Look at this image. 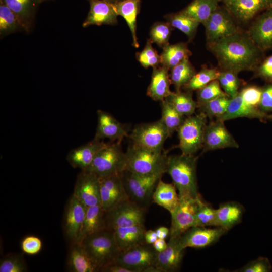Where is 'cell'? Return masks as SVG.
<instances>
[{
  "instance_id": "6da1fadb",
  "label": "cell",
  "mask_w": 272,
  "mask_h": 272,
  "mask_svg": "<svg viewBox=\"0 0 272 272\" xmlns=\"http://www.w3.org/2000/svg\"><path fill=\"white\" fill-rule=\"evenodd\" d=\"M216 57L221 71L237 74L256 70L261 57V50L247 33L239 31L231 35L207 43Z\"/></svg>"
},
{
  "instance_id": "7a4b0ae2",
  "label": "cell",
  "mask_w": 272,
  "mask_h": 272,
  "mask_svg": "<svg viewBox=\"0 0 272 272\" xmlns=\"http://www.w3.org/2000/svg\"><path fill=\"white\" fill-rule=\"evenodd\" d=\"M197 159L194 155L182 153L168 157L166 173L171 177L179 197L195 198L200 196L196 175Z\"/></svg>"
},
{
  "instance_id": "3957f363",
  "label": "cell",
  "mask_w": 272,
  "mask_h": 272,
  "mask_svg": "<svg viewBox=\"0 0 272 272\" xmlns=\"http://www.w3.org/2000/svg\"><path fill=\"white\" fill-rule=\"evenodd\" d=\"M80 242L99 272L114 262L121 252L113 231L107 228L85 237Z\"/></svg>"
},
{
  "instance_id": "277c9868",
  "label": "cell",
  "mask_w": 272,
  "mask_h": 272,
  "mask_svg": "<svg viewBox=\"0 0 272 272\" xmlns=\"http://www.w3.org/2000/svg\"><path fill=\"white\" fill-rule=\"evenodd\" d=\"M125 154L126 171L144 175H163L166 173L168 156L164 151H150L132 143Z\"/></svg>"
},
{
  "instance_id": "5b68a950",
  "label": "cell",
  "mask_w": 272,
  "mask_h": 272,
  "mask_svg": "<svg viewBox=\"0 0 272 272\" xmlns=\"http://www.w3.org/2000/svg\"><path fill=\"white\" fill-rule=\"evenodd\" d=\"M120 143L110 142L97 152L91 164L86 170L99 178L121 174L126 170L125 152Z\"/></svg>"
},
{
  "instance_id": "8992f818",
  "label": "cell",
  "mask_w": 272,
  "mask_h": 272,
  "mask_svg": "<svg viewBox=\"0 0 272 272\" xmlns=\"http://www.w3.org/2000/svg\"><path fill=\"white\" fill-rule=\"evenodd\" d=\"M163 175H144L125 171L121 174L128 198L140 207L147 209L158 181Z\"/></svg>"
},
{
  "instance_id": "52a82bcc",
  "label": "cell",
  "mask_w": 272,
  "mask_h": 272,
  "mask_svg": "<svg viewBox=\"0 0 272 272\" xmlns=\"http://www.w3.org/2000/svg\"><path fill=\"white\" fill-rule=\"evenodd\" d=\"M207 116L202 112L187 116L177 130L182 153L194 155L202 148Z\"/></svg>"
},
{
  "instance_id": "ba28073f",
  "label": "cell",
  "mask_w": 272,
  "mask_h": 272,
  "mask_svg": "<svg viewBox=\"0 0 272 272\" xmlns=\"http://www.w3.org/2000/svg\"><path fill=\"white\" fill-rule=\"evenodd\" d=\"M158 252L146 243L121 251L115 263L131 272H159L156 267Z\"/></svg>"
},
{
  "instance_id": "9c48e42d",
  "label": "cell",
  "mask_w": 272,
  "mask_h": 272,
  "mask_svg": "<svg viewBox=\"0 0 272 272\" xmlns=\"http://www.w3.org/2000/svg\"><path fill=\"white\" fill-rule=\"evenodd\" d=\"M145 211L129 198L123 200L105 212L106 228L113 230L120 227L144 225Z\"/></svg>"
},
{
  "instance_id": "30bf717a",
  "label": "cell",
  "mask_w": 272,
  "mask_h": 272,
  "mask_svg": "<svg viewBox=\"0 0 272 272\" xmlns=\"http://www.w3.org/2000/svg\"><path fill=\"white\" fill-rule=\"evenodd\" d=\"M128 137L132 143L142 148L156 152L163 150L168 132L161 120L136 126Z\"/></svg>"
},
{
  "instance_id": "8fae6325",
  "label": "cell",
  "mask_w": 272,
  "mask_h": 272,
  "mask_svg": "<svg viewBox=\"0 0 272 272\" xmlns=\"http://www.w3.org/2000/svg\"><path fill=\"white\" fill-rule=\"evenodd\" d=\"M201 196L179 197V202L170 214V237H180L190 228L196 226L195 215Z\"/></svg>"
},
{
  "instance_id": "7c38bea8",
  "label": "cell",
  "mask_w": 272,
  "mask_h": 272,
  "mask_svg": "<svg viewBox=\"0 0 272 272\" xmlns=\"http://www.w3.org/2000/svg\"><path fill=\"white\" fill-rule=\"evenodd\" d=\"M203 25L207 43L240 31L235 19L224 6L219 5Z\"/></svg>"
},
{
  "instance_id": "4fadbf2b",
  "label": "cell",
  "mask_w": 272,
  "mask_h": 272,
  "mask_svg": "<svg viewBox=\"0 0 272 272\" xmlns=\"http://www.w3.org/2000/svg\"><path fill=\"white\" fill-rule=\"evenodd\" d=\"M87 207L73 194L65 206L63 230L70 244L80 242L81 231Z\"/></svg>"
},
{
  "instance_id": "5bb4252c",
  "label": "cell",
  "mask_w": 272,
  "mask_h": 272,
  "mask_svg": "<svg viewBox=\"0 0 272 272\" xmlns=\"http://www.w3.org/2000/svg\"><path fill=\"white\" fill-rule=\"evenodd\" d=\"M73 194L87 207L101 205L99 178L91 172L81 170L77 176Z\"/></svg>"
},
{
  "instance_id": "9a60e30c",
  "label": "cell",
  "mask_w": 272,
  "mask_h": 272,
  "mask_svg": "<svg viewBox=\"0 0 272 272\" xmlns=\"http://www.w3.org/2000/svg\"><path fill=\"white\" fill-rule=\"evenodd\" d=\"M217 119L207 124L204 133L203 152L226 148H239V144L224 125Z\"/></svg>"
},
{
  "instance_id": "2e32d148",
  "label": "cell",
  "mask_w": 272,
  "mask_h": 272,
  "mask_svg": "<svg viewBox=\"0 0 272 272\" xmlns=\"http://www.w3.org/2000/svg\"><path fill=\"white\" fill-rule=\"evenodd\" d=\"M227 231L219 227L209 228L194 226L180 236L179 241L184 249L188 247L205 248L217 242Z\"/></svg>"
},
{
  "instance_id": "e0dca14e",
  "label": "cell",
  "mask_w": 272,
  "mask_h": 272,
  "mask_svg": "<svg viewBox=\"0 0 272 272\" xmlns=\"http://www.w3.org/2000/svg\"><path fill=\"white\" fill-rule=\"evenodd\" d=\"M101 206L105 212L128 198L121 174L99 178Z\"/></svg>"
},
{
  "instance_id": "ac0fdd59",
  "label": "cell",
  "mask_w": 272,
  "mask_h": 272,
  "mask_svg": "<svg viewBox=\"0 0 272 272\" xmlns=\"http://www.w3.org/2000/svg\"><path fill=\"white\" fill-rule=\"evenodd\" d=\"M235 20L247 22L272 7V0H220Z\"/></svg>"
},
{
  "instance_id": "d6986e66",
  "label": "cell",
  "mask_w": 272,
  "mask_h": 272,
  "mask_svg": "<svg viewBox=\"0 0 272 272\" xmlns=\"http://www.w3.org/2000/svg\"><path fill=\"white\" fill-rule=\"evenodd\" d=\"M247 34L261 50L272 48V7L256 17Z\"/></svg>"
},
{
  "instance_id": "ffe728a7",
  "label": "cell",
  "mask_w": 272,
  "mask_h": 272,
  "mask_svg": "<svg viewBox=\"0 0 272 272\" xmlns=\"http://www.w3.org/2000/svg\"><path fill=\"white\" fill-rule=\"evenodd\" d=\"M97 114V126L94 138L99 140L107 139L110 142L121 143L125 137H128L126 128L110 114L98 110Z\"/></svg>"
},
{
  "instance_id": "44dd1931",
  "label": "cell",
  "mask_w": 272,
  "mask_h": 272,
  "mask_svg": "<svg viewBox=\"0 0 272 272\" xmlns=\"http://www.w3.org/2000/svg\"><path fill=\"white\" fill-rule=\"evenodd\" d=\"M87 1L90 5V10L82 24L83 27L94 25H115L117 23L118 15L114 4L104 0Z\"/></svg>"
},
{
  "instance_id": "7402d4cb",
  "label": "cell",
  "mask_w": 272,
  "mask_h": 272,
  "mask_svg": "<svg viewBox=\"0 0 272 272\" xmlns=\"http://www.w3.org/2000/svg\"><path fill=\"white\" fill-rule=\"evenodd\" d=\"M179 237H170L166 248L158 252L156 266L159 272H173L179 269L185 250L181 246Z\"/></svg>"
},
{
  "instance_id": "603a6c76",
  "label": "cell",
  "mask_w": 272,
  "mask_h": 272,
  "mask_svg": "<svg viewBox=\"0 0 272 272\" xmlns=\"http://www.w3.org/2000/svg\"><path fill=\"white\" fill-rule=\"evenodd\" d=\"M106 143L103 140L94 138L87 143L72 150L67 155L66 160L73 168L86 170L97 152Z\"/></svg>"
},
{
  "instance_id": "cb8c5ba5",
  "label": "cell",
  "mask_w": 272,
  "mask_h": 272,
  "mask_svg": "<svg viewBox=\"0 0 272 272\" xmlns=\"http://www.w3.org/2000/svg\"><path fill=\"white\" fill-rule=\"evenodd\" d=\"M16 15L27 34L33 29L35 16L41 0H1Z\"/></svg>"
},
{
  "instance_id": "d4e9b609",
  "label": "cell",
  "mask_w": 272,
  "mask_h": 272,
  "mask_svg": "<svg viewBox=\"0 0 272 272\" xmlns=\"http://www.w3.org/2000/svg\"><path fill=\"white\" fill-rule=\"evenodd\" d=\"M268 114L261 111L258 108L247 104L239 92L231 98L227 109L223 115L217 119L225 121L239 117L257 118L260 120H267Z\"/></svg>"
},
{
  "instance_id": "484cf974",
  "label": "cell",
  "mask_w": 272,
  "mask_h": 272,
  "mask_svg": "<svg viewBox=\"0 0 272 272\" xmlns=\"http://www.w3.org/2000/svg\"><path fill=\"white\" fill-rule=\"evenodd\" d=\"M169 71L160 65L153 67L151 81L147 90V95L153 100L161 102L171 93L170 86L172 83Z\"/></svg>"
},
{
  "instance_id": "4316f807",
  "label": "cell",
  "mask_w": 272,
  "mask_h": 272,
  "mask_svg": "<svg viewBox=\"0 0 272 272\" xmlns=\"http://www.w3.org/2000/svg\"><path fill=\"white\" fill-rule=\"evenodd\" d=\"M66 263L69 271L99 272L79 242L70 244Z\"/></svg>"
},
{
  "instance_id": "83f0119b",
  "label": "cell",
  "mask_w": 272,
  "mask_h": 272,
  "mask_svg": "<svg viewBox=\"0 0 272 272\" xmlns=\"http://www.w3.org/2000/svg\"><path fill=\"white\" fill-rule=\"evenodd\" d=\"M112 231L120 251L145 243L144 236L146 230L144 225L120 227Z\"/></svg>"
},
{
  "instance_id": "f1b7e54d",
  "label": "cell",
  "mask_w": 272,
  "mask_h": 272,
  "mask_svg": "<svg viewBox=\"0 0 272 272\" xmlns=\"http://www.w3.org/2000/svg\"><path fill=\"white\" fill-rule=\"evenodd\" d=\"M244 212L243 207L237 202L221 204L216 209V227L230 230L241 222Z\"/></svg>"
},
{
  "instance_id": "f546056e",
  "label": "cell",
  "mask_w": 272,
  "mask_h": 272,
  "mask_svg": "<svg viewBox=\"0 0 272 272\" xmlns=\"http://www.w3.org/2000/svg\"><path fill=\"white\" fill-rule=\"evenodd\" d=\"M177 189L173 183L158 181L152 195V202L167 210L170 214L177 207L179 200Z\"/></svg>"
},
{
  "instance_id": "4dcf8cb0",
  "label": "cell",
  "mask_w": 272,
  "mask_h": 272,
  "mask_svg": "<svg viewBox=\"0 0 272 272\" xmlns=\"http://www.w3.org/2000/svg\"><path fill=\"white\" fill-rule=\"evenodd\" d=\"M118 15L125 20L131 33L132 45L139 46L137 36V18L140 11L141 0H123L114 4Z\"/></svg>"
},
{
  "instance_id": "1f68e13d",
  "label": "cell",
  "mask_w": 272,
  "mask_h": 272,
  "mask_svg": "<svg viewBox=\"0 0 272 272\" xmlns=\"http://www.w3.org/2000/svg\"><path fill=\"white\" fill-rule=\"evenodd\" d=\"M161 53V65L169 70L174 67L183 60L189 58L192 53L187 44L179 42L174 44H168L164 46Z\"/></svg>"
},
{
  "instance_id": "d6a6232c",
  "label": "cell",
  "mask_w": 272,
  "mask_h": 272,
  "mask_svg": "<svg viewBox=\"0 0 272 272\" xmlns=\"http://www.w3.org/2000/svg\"><path fill=\"white\" fill-rule=\"evenodd\" d=\"M105 229H106L105 211L101 205L87 207L80 242L85 237Z\"/></svg>"
},
{
  "instance_id": "836d02e7",
  "label": "cell",
  "mask_w": 272,
  "mask_h": 272,
  "mask_svg": "<svg viewBox=\"0 0 272 272\" xmlns=\"http://www.w3.org/2000/svg\"><path fill=\"white\" fill-rule=\"evenodd\" d=\"M220 0H193L180 12L202 24L219 6Z\"/></svg>"
},
{
  "instance_id": "e575fe53",
  "label": "cell",
  "mask_w": 272,
  "mask_h": 272,
  "mask_svg": "<svg viewBox=\"0 0 272 272\" xmlns=\"http://www.w3.org/2000/svg\"><path fill=\"white\" fill-rule=\"evenodd\" d=\"M179 113L183 116L193 115L197 108V102L194 100L190 91L182 92L180 91L172 92L165 99Z\"/></svg>"
},
{
  "instance_id": "d590c367",
  "label": "cell",
  "mask_w": 272,
  "mask_h": 272,
  "mask_svg": "<svg viewBox=\"0 0 272 272\" xmlns=\"http://www.w3.org/2000/svg\"><path fill=\"white\" fill-rule=\"evenodd\" d=\"M164 18L173 28L184 33L189 41L193 39L200 23L180 11L176 13L168 14L164 16Z\"/></svg>"
},
{
  "instance_id": "8d00e7d4",
  "label": "cell",
  "mask_w": 272,
  "mask_h": 272,
  "mask_svg": "<svg viewBox=\"0 0 272 272\" xmlns=\"http://www.w3.org/2000/svg\"><path fill=\"white\" fill-rule=\"evenodd\" d=\"M22 31L24 29L16 15L0 0V38Z\"/></svg>"
},
{
  "instance_id": "74e56055",
  "label": "cell",
  "mask_w": 272,
  "mask_h": 272,
  "mask_svg": "<svg viewBox=\"0 0 272 272\" xmlns=\"http://www.w3.org/2000/svg\"><path fill=\"white\" fill-rule=\"evenodd\" d=\"M161 105L162 110L160 120L170 137L175 131H177L185 118L165 99L161 101Z\"/></svg>"
},
{
  "instance_id": "f35d334b",
  "label": "cell",
  "mask_w": 272,
  "mask_h": 272,
  "mask_svg": "<svg viewBox=\"0 0 272 272\" xmlns=\"http://www.w3.org/2000/svg\"><path fill=\"white\" fill-rule=\"evenodd\" d=\"M196 74L189 58L185 59L170 70V78L176 91L186 85Z\"/></svg>"
},
{
  "instance_id": "ab89813d",
  "label": "cell",
  "mask_w": 272,
  "mask_h": 272,
  "mask_svg": "<svg viewBox=\"0 0 272 272\" xmlns=\"http://www.w3.org/2000/svg\"><path fill=\"white\" fill-rule=\"evenodd\" d=\"M220 72L217 68L203 66L199 72L193 76L183 88L189 91L198 90L211 82L217 79Z\"/></svg>"
},
{
  "instance_id": "60d3db41",
  "label": "cell",
  "mask_w": 272,
  "mask_h": 272,
  "mask_svg": "<svg viewBox=\"0 0 272 272\" xmlns=\"http://www.w3.org/2000/svg\"><path fill=\"white\" fill-rule=\"evenodd\" d=\"M173 28L168 22H156L152 26L150 31L149 39L163 48L169 44V40Z\"/></svg>"
},
{
  "instance_id": "b9f144b4",
  "label": "cell",
  "mask_w": 272,
  "mask_h": 272,
  "mask_svg": "<svg viewBox=\"0 0 272 272\" xmlns=\"http://www.w3.org/2000/svg\"><path fill=\"white\" fill-rule=\"evenodd\" d=\"M230 97L228 95L221 96L209 101L198 106L200 112L210 118H219L226 112Z\"/></svg>"
},
{
  "instance_id": "7bdbcfd3",
  "label": "cell",
  "mask_w": 272,
  "mask_h": 272,
  "mask_svg": "<svg viewBox=\"0 0 272 272\" xmlns=\"http://www.w3.org/2000/svg\"><path fill=\"white\" fill-rule=\"evenodd\" d=\"M28 270L22 253H9L0 261V272H25Z\"/></svg>"
},
{
  "instance_id": "ee69618b",
  "label": "cell",
  "mask_w": 272,
  "mask_h": 272,
  "mask_svg": "<svg viewBox=\"0 0 272 272\" xmlns=\"http://www.w3.org/2000/svg\"><path fill=\"white\" fill-rule=\"evenodd\" d=\"M152 42L149 39L144 48L141 52L136 53V58L141 65L145 67H155L161 64V56L156 50L152 46Z\"/></svg>"
},
{
  "instance_id": "f6af8a7d",
  "label": "cell",
  "mask_w": 272,
  "mask_h": 272,
  "mask_svg": "<svg viewBox=\"0 0 272 272\" xmlns=\"http://www.w3.org/2000/svg\"><path fill=\"white\" fill-rule=\"evenodd\" d=\"M227 95L221 87L218 79L197 90V107L216 98Z\"/></svg>"
},
{
  "instance_id": "bcb514c9",
  "label": "cell",
  "mask_w": 272,
  "mask_h": 272,
  "mask_svg": "<svg viewBox=\"0 0 272 272\" xmlns=\"http://www.w3.org/2000/svg\"><path fill=\"white\" fill-rule=\"evenodd\" d=\"M196 226L216 227V209L200 201L195 215Z\"/></svg>"
},
{
  "instance_id": "7dc6e473",
  "label": "cell",
  "mask_w": 272,
  "mask_h": 272,
  "mask_svg": "<svg viewBox=\"0 0 272 272\" xmlns=\"http://www.w3.org/2000/svg\"><path fill=\"white\" fill-rule=\"evenodd\" d=\"M262 92V88L252 86L243 88L239 93L247 104L258 108L261 98Z\"/></svg>"
},
{
  "instance_id": "c3c4849f",
  "label": "cell",
  "mask_w": 272,
  "mask_h": 272,
  "mask_svg": "<svg viewBox=\"0 0 272 272\" xmlns=\"http://www.w3.org/2000/svg\"><path fill=\"white\" fill-rule=\"evenodd\" d=\"M271 269V265L269 259L266 257H260L248 262L236 271L269 272Z\"/></svg>"
},
{
  "instance_id": "681fc988",
  "label": "cell",
  "mask_w": 272,
  "mask_h": 272,
  "mask_svg": "<svg viewBox=\"0 0 272 272\" xmlns=\"http://www.w3.org/2000/svg\"><path fill=\"white\" fill-rule=\"evenodd\" d=\"M21 249L25 253L29 255H35L38 253L42 247L41 239L35 236L25 237L21 242Z\"/></svg>"
},
{
  "instance_id": "f907efd6",
  "label": "cell",
  "mask_w": 272,
  "mask_h": 272,
  "mask_svg": "<svg viewBox=\"0 0 272 272\" xmlns=\"http://www.w3.org/2000/svg\"><path fill=\"white\" fill-rule=\"evenodd\" d=\"M258 108L266 113H272V85H269L262 88Z\"/></svg>"
},
{
  "instance_id": "816d5d0a",
  "label": "cell",
  "mask_w": 272,
  "mask_h": 272,
  "mask_svg": "<svg viewBox=\"0 0 272 272\" xmlns=\"http://www.w3.org/2000/svg\"><path fill=\"white\" fill-rule=\"evenodd\" d=\"M256 70L258 76L267 80L272 73V55L267 58Z\"/></svg>"
},
{
  "instance_id": "f5cc1de1",
  "label": "cell",
  "mask_w": 272,
  "mask_h": 272,
  "mask_svg": "<svg viewBox=\"0 0 272 272\" xmlns=\"http://www.w3.org/2000/svg\"><path fill=\"white\" fill-rule=\"evenodd\" d=\"M221 72L227 79L233 91L237 94L238 89L241 83L237 74L230 71H221Z\"/></svg>"
},
{
  "instance_id": "db71d44e",
  "label": "cell",
  "mask_w": 272,
  "mask_h": 272,
  "mask_svg": "<svg viewBox=\"0 0 272 272\" xmlns=\"http://www.w3.org/2000/svg\"><path fill=\"white\" fill-rule=\"evenodd\" d=\"M217 79L218 80L220 84L222 86L224 92L230 98H233L235 97L238 93L237 94L233 91L229 82L224 77V76L222 75L221 72Z\"/></svg>"
},
{
  "instance_id": "11a10c76",
  "label": "cell",
  "mask_w": 272,
  "mask_h": 272,
  "mask_svg": "<svg viewBox=\"0 0 272 272\" xmlns=\"http://www.w3.org/2000/svg\"><path fill=\"white\" fill-rule=\"evenodd\" d=\"M100 272H131L121 265L113 262L102 268Z\"/></svg>"
},
{
  "instance_id": "9f6ffc18",
  "label": "cell",
  "mask_w": 272,
  "mask_h": 272,
  "mask_svg": "<svg viewBox=\"0 0 272 272\" xmlns=\"http://www.w3.org/2000/svg\"><path fill=\"white\" fill-rule=\"evenodd\" d=\"M145 242L146 244L152 245L158 238L155 230H146L145 233Z\"/></svg>"
},
{
  "instance_id": "6f0895ef",
  "label": "cell",
  "mask_w": 272,
  "mask_h": 272,
  "mask_svg": "<svg viewBox=\"0 0 272 272\" xmlns=\"http://www.w3.org/2000/svg\"><path fill=\"white\" fill-rule=\"evenodd\" d=\"M152 246L158 252H160L166 248L167 243L165 239L158 238L152 244Z\"/></svg>"
},
{
  "instance_id": "680465c9",
  "label": "cell",
  "mask_w": 272,
  "mask_h": 272,
  "mask_svg": "<svg viewBox=\"0 0 272 272\" xmlns=\"http://www.w3.org/2000/svg\"><path fill=\"white\" fill-rule=\"evenodd\" d=\"M155 231L158 238L165 239L170 234V229L164 226L159 227Z\"/></svg>"
},
{
  "instance_id": "91938a15",
  "label": "cell",
  "mask_w": 272,
  "mask_h": 272,
  "mask_svg": "<svg viewBox=\"0 0 272 272\" xmlns=\"http://www.w3.org/2000/svg\"><path fill=\"white\" fill-rule=\"evenodd\" d=\"M112 4H115L123 0H104Z\"/></svg>"
},
{
  "instance_id": "94428289",
  "label": "cell",
  "mask_w": 272,
  "mask_h": 272,
  "mask_svg": "<svg viewBox=\"0 0 272 272\" xmlns=\"http://www.w3.org/2000/svg\"><path fill=\"white\" fill-rule=\"evenodd\" d=\"M272 120V113L268 114L267 116V120Z\"/></svg>"
},
{
  "instance_id": "6125c7cd",
  "label": "cell",
  "mask_w": 272,
  "mask_h": 272,
  "mask_svg": "<svg viewBox=\"0 0 272 272\" xmlns=\"http://www.w3.org/2000/svg\"><path fill=\"white\" fill-rule=\"evenodd\" d=\"M42 2L45 1H47V0H41Z\"/></svg>"
}]
</instances>
